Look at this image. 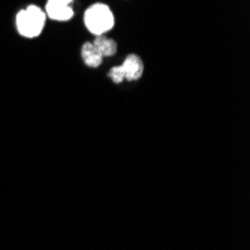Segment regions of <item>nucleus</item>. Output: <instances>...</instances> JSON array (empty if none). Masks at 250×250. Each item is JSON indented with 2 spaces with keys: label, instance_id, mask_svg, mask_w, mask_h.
I'll return each instance as SVG.
<instances>
[{
  "label": "nucleus",
  "instance_id": "0eeeda50",
  "mask_svg": "<svg viewBox=\"0 0 250 250\" xmlns=\"http://www.w3.org/2000/svg\"><path fill=\"white\" fill-rule=\"evenodd\" d=\"M108 77L111 78V81H112V83H116V84H120V83H123V81H125L123 74H122V69H120V66H114V67H112V69L108 72Z\"/></svg>",
  "mask_w": 250,
  "mask_h": 250
},
{
  "label": "nucleus",
  "instance_id": "39448f33",
  "mask_svg": "<svg viewBox=\"0 0 250 250\" xmlns=\"http://www.w3.org/2000/svg\"><path fill=\"white\" fill-rule=\"evenodd\" d=\"M81 59L88 67H98L102 64L104 57L99 54V51L95 48V45L92 42H85L81 47Z\"/></svg>",
  "mask_w": 250,
  "mask_h": 250
},
{
  "label": "nucleus",
  "instance_id": "423d86ee",
  "mask_svg": "<svg viewBox=\"0 0 250 250\" xmlns=\"http://www.w3.org/2000/svg\"><path fill=\"white\" fill-rule=\"evenodd\" d=\"M95 45V48L99 51V54L105 59V57H111L117 53V42L114 39H111L105 35L102 36H96L95 41L92 42Z\"/></svg>",
  "mask_w": 250,
  "mask_h": 250
},
{
  "label": "nucleus",
  "instance_id": "7ed1b4c3",
  "mask_svg": "<svg viewBox=\"0 0 250 250\" xmlns=\"http://www.w3.org/2000/svg\"><path fill=\"white\" fill-rule=\"evenodd\" d=\"M74 0H47L45 15L54 21H69L74 17V9L71 3Z\"/></svg>",
  "mask_w": 250,
  "mask_h": 250
},
{
  "label": "nucleus",
  "instance_id": "f03ea898",
  "mask_svg": "<svg viewBox=\"0 0 250 250\" xmlns=\"http://www.w3.org/2000/svg\"><path fill=\"white\" fill-rule=\"evenodd\" d=\"M116 24V18L111 8L105 3H93L84 12V26L87 30L95 35L102 36L108 33Z\"/></svg>",
  "mask_w": 250,
  "mask_h": 250
},
{
  "label": "nucleus",
  "instance_id": "20e7f679",
  "mask_svg": "<svg viewBox=\"0 0 250 250\" xmlns=\"http://www.w3.org/2000/svg\"><path fill=\"white\" fill-rule=\"evenodd\" d=\"M120 69L123 74V78L127 81H136L140 80L144 74V63L141 57L136 54H129L125 62L120 64Z\"/></svg>",
  "mask_w": 250,
  "mask_h": 250
},
{
  "label": "nucleus",
  "instance_id": "f257e3e1",
  "mask_svg": "<svg viewBox=\"0 0 250 250\" xmlns=\"http://www.w3.org/2000/svg\"><path fill=\"white\" fill-rule=\"evenodd\" d=\"M45 22H47L45 11H42L39 6H35V5H30L24 9L18 11L15 17L17 32L22 38H29V39L38 38L42 33Z\"/></svg>",
  "mask_w": 250,
  "mask_h": 250
}]
</instances>
